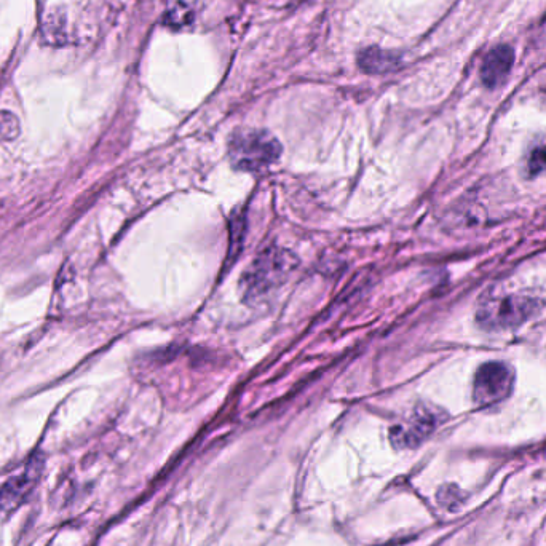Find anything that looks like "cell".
I'll list each match as a JSON object with an SVG mask.
<instances>
[{"label": "cell", "mask_w": 546, "mask_h": 546, "mask_svg": "<svg viewBox=\"0 0 546 546\" xmlns=\"http://www.w3.org/2000/svg\"><path fill=\"white\" fill-rule=\"evenodd\" d=\"M546 307V289L527 288L484 296L476 310V321L484 331L518 328Z\"/></svg>", "instance_id": "1"}, {"label": "cell", "mask_w": 546, "mask_h": 546, "mask_svg": "<svg viewBox=\"0 0 546 546\" xmlns=\"http://www.w3.org/2000/svg\"><path fill=\"white\" fill-rule=\"evenodd\" d=\"M227 151L235 170L262 171L278 162L283 149L270 131L246 128L230 136Z\"/></svg>", "instance_id": "2"}, {"label": "cell", "mask_w": 546, "mask_h": 546, "mask_svg": "<svg viewBox=\"0 0 546 546\" xmlns=\"http://www.w3.org/2000/svg\"><path fill=\"white\" fill-rule=\"evenodd\" d=\"M289 270L288 254L269 250L254 259L243 275L242 289L248 301H261L273 288H278Z\"/></svg>", "instance_id": "3"}, {"label": "cell", "mask_w": 546, "mask_h": 546, "mask_svg": "<svg viewBox=\"0 0 546 546\" xmlns=\"http://www.w3.org/2000/svg\"><path fill=\"white\" fill-rule=\"evenodd\" d=\"M515 374L502 361H489L476 371L473 382V400L478 406H492L507 400L513 392Z\"/></svg>", "instance_id": "4"}, {"label": "cell", "mask_w": 546, "mask_h": 546, "mask_svg": "<svg viewBox=\"0 0 546 546\" xmlns=\"http://www.w3.org/2000/svg\"><path fill=\"white\" fill-rule=\"evenodd\" d=\"M443 419L444 412L440 409L420 404L404 424L395 425L390 430V440L395 448H417L440 427Z\"/></svg>", "instance_id": "5"}, {"label": "cell", "mask_w": 546, "mask_h": 546, "mask_svg": "<svg viewBox=\"0 0 546 546\" xmlns=\"http://www.w3.org/2000/svg\"><path fill=\"white\" fill-rule=\"evenodd\" d=\"M40 475L42 462L40 459H32L20 473L10 476L0 486V519L8 518L28 500L39 484Z\"/></svg>", "instance_id": "6"}, {"label": "cell", "mask_w": 546, "mask_h": 546, "mask_svg": "<svg viewBox=\"0 0 546 546\" xmlns=\"http://www.w3.org/2000/svg\"><path fill=\"white\" fill-rule=\"evenodd\" d=\"M515 63V52L510 45H497L487 53L481 66V80L489 90L502 85L510 76Z\"/></svg>", "instance_id": "7"}, {"label": "cell", "mask_w": 546, "mask_h": 546, "mask_svg": "<svg viewBox=\"0 0 546 546\" xmlns=\"http://www.w3.org/2000/svg\"><path fill=\"white\" fill-rule=\"evenodd\" d=\"M205 0H170L163 21L171 29H187L197 23Z\"/></svg>", "instance_id": "8"}, {"label": "cell", "mask_w": 546, "mask_h": 546, "mask_svg": "<svg viewBox=\"0 0 546 546\" xmlns=\"http://www.w3.org/2000/svg\"><path fill=\"white\" fill-rule=\"evenodd\" d=\"M358 64L369 74H384L393 71L400 64V58L395 53L385 52L382 48H366L358 56Z\"/></svg>", "instance_id": "9"}, {"label": "cell", "mask_w": 546, "mask_h": 546, "mask_svg": "<svg viewBox=\"0 0 546 546\" xmlns=\"http://www.w3.org/2000/svg\"><path fill=\"white\" fill-rule=\"evenodd\" d=\"M546 171V141L532 149L527 157V173L531 176H539Z\"/></svg>", "instance_id": "10"}, {"label": "cell", "mask_w": 546, "mask_h": 546, "mask_svg": "<svg viewBox=\"0 0 546 546\" xmlns=\"http://www.w3.org/2000/svg\"><path fill=\"white\" fill-rule=\"evenodd\" d=\"M275 2H280V4H296L299 0H275Z\"/></svg>", "instance_id": "11"}]
</instances>
